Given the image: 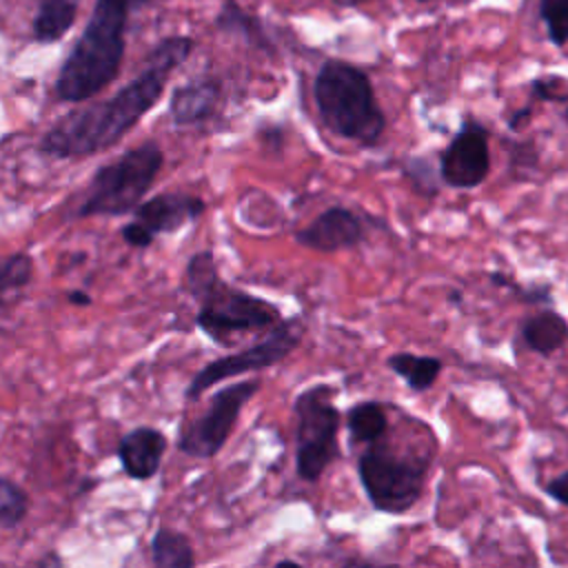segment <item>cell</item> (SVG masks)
<instances>
[{"label": "cell", "mask_w": 568, "mask_h": 568, "mask_svg": "<svg viewBox=\"0 0 568 568\" xmlns=\"http://www.w3.org/2000/svg\"><path fill=\"white\" fill-rule=\"evenodd\" d=\"M193 40L173 36L149 55L146 67L104 102L75 109L60 118L40 140L38 151L58 160H78L118 144L164 93L169 75L191 55Z\"/></svg>", "instance_id": "cell-1"}, {"label": "cell", "mask_w": 568, "mask_h": 568, "mask_svg": "<svg viewBox=\"0 0 568 568\" xmlns=\"http://www.w3.org/2000/svg\"><path fill=\"white\" fill-rule=\"evenodd\" d=\"M133 7H138L135 0H95L89 22L55 80V95L62 102H84L118 78Z\"/></svg>", "instance_id": "cell-2"}, {"label": "cell", "mask_w": 568, "mask_h": 568, "mask_svg": "<svg viewBox=\"0 0 568 568\" xmlns=\"http://www.w3.org/2000/svg\"><path fill=\"white\" fill-rule=\"evenodd\" d=\"M186 288L200 304L197 328L220 346H231L237 335L273 328L282 320L280 308L268 300L224 282L211 251H200L189 260Z\"/></svg>", "instance_id": "cell-3"}, {"label": "cell", "mask_w": 568, "mask_h": 568, "mask_svg": "<svg viewBox=\"0 0 568 568\" xmlns=\"http://www.w3.org/2000/svg\"><path fill=\"white\" fill-rule=\"evenodd\" d=\"M313 98L331 133L364 146L379 142L386 118L368 75L359 67L337 58L324 60L313 82Z\"/></svg>", "instance_id": "cell-4"}, {"label": "cell", "mask_w": 568, "mask_h": 568, "mask_svg": "<svg viewBox=\"0 0 568 568\" xmlns=\"http://www.w3.org/2000/svg\"><path fill=\"white\" fill-rule=\"evenodd\" d=\"M435 446L397 450L384 439L366 444L357 459V475L371 506L386 515L408 513L422 497Z\"/></svg>", "instance_id": "cell-5"}, {"label": "cell", "mask_w": 568, "mask_h": 568, "mask_svg": "<svg viewBox=\"0 0 568 568\" xmlns=\"http://www.w3.org/2000/svg\"><path fill=\"white\" fill-rule=\"evenodd\" d=\"M164 153L158 142L149 140L113 162L100 166L91 180L87 200L78 215H124L131 213L155 182Z\"/></svg>", "instance_id": "cell-6"}, {"label": "cell", "mask_w": 568, "mask_h": 568, "mask_svg": "<svg viewBox=\"0 0 568 568\" xmlns=\"http://www.w3.org/2000/svg\"><path fill=\"white\" fill-rule=\"evenodd\" d=\"M335 386L313 384L293 399L295 415V470L304 481H317L339 457L337 430L342 415L335 406Z\"/></svg>", "instance_id": "cell-7"}, {"label": "cell", "mask_w": 568, "mask_h": 568, "mask_svg": "<svg viewBox=\"0 0 568 568\" xmlns=\"http://www.w3.org/2000/svg\"><path fill=\"white\" fill-rule=\"evenodd\" d=\"M302 335H304L302 317L295 315V317L280 320L273 328H268V335L262 342H257L235 355H226V357L213 359L206 366H202L195 373V377L191 379V384L186 388V397L197 399L204 390H209L211 386H215L229 377L251 373V371H264V368L280 364L300 344Z\"/></svg>", "instance_id": "cell-8"}, {"label": "cell", "mask_w": 568, "mask_h": 568, "mask_svg": "<svg viewBox=\"0 0 568 568\" xmlns=\"http://www.w3.org/2000/svg\"><path fill=\"white\" fill-rule=\"evenodd\" d=\"M260 379H244L217 390L211 397L209 408L200 417L182 426L178 448L195 459L215 457L233 433L244 404L260 390Z\"/></svg>", "instance_id": "cell-9"}, {"label": "cell", "mask_w": 568, "mask_h": 568, "mask_svg": "<svg viewBox=\"0 0 568 568\" xmlns=\"http://www.w3.org/2000/svg\"><path fill=\"white\" fill-rule=\"evenodd\" d=\"M204 200L186 193H160L133 209V220L122 226V237L131 246L146 248L158 235L175 233L204 213Z\"/></svg>", "instance_id": "cell-10"}, {"label": "cell", "mask_w": 568, "mask_h": 568, "mask_svg": "<svg viewBox=\"0 0 568 568\" xmlns=\"http://www.w3.org/2000/svg\"><path fill=\"white\" fill-rule=\"evenodd\" d=\"M488 131L475 120H464L439 155V178L453 189H475L488 178Z\"/></svg>", "instance_id": "cell-11"}, {"label": "cell", "mask_w": 568, "mask_h": 568, "mask_svg": "<svg viewBox=\"0 0 568 568\" xmlns=\"http://www.w3.org/2000/svg\"><path fill=\"white\" fill-rule=\"evenodd\" d=\"M366 237L362 220L346 206H328L306 226L295 231V242L320 253L346 251L362 244Z\"/></svg>", "instance_id": "cell-12"}, {"label": "cell", "mask_w": 568, "mask_h": 568, "mask_svg": "<svg viewBox=\"0 0 568 568\" xmlns=\"http://www.w3.org/2000/svg\"><path fill=\"white\" fill-rule=\"evenodd\" d=\"M166 437L158 428L138 426L129 430L118 444V457L124 473L133 479H151L162 464Z\"/></svg>", "instance_id": "cell-13"}, {"label": "cell", "mask_w": 568, "mask_h": 568, "mask_svg": "<svg viewBox=\"0 0 568 568\" xmlns=\"http://www.w3.org/2000/svg\"><path fill=\"white\" fill-rule=\"evenodd\" d=\"M222 89L217 80L202 78L178 87L169 102V113L175 124H195L213 115L220 102Z\"/></svg>", "instance_id": "cell-14"}, {"label": "cell", "mask_w": 568, "mask_h": 568, "mask_svg": "<svg viewBox=\"0 0 568 568\" xmlns=\"http://www.w3.org/2000/svg\"><path fill=\"white\" fill-rule=\"evenodd\" d=\"M519 339L524 346L541 357H550L564 344H568V322L552 308H544L528 315L519 324Z\"/></svg>", "instance_id": "cell-15"}, {"label": "cell", "mask_w": 568, "mask_h": 568, "mask_svg": "<svg viewBox=\"0 0 568 568\" xmlns=\"http://www.w3.org/2000/svg\"><path fill=\"white\" fill-rule=\"evenodd\" d=\"M80 0H40L33 18V38L40 44L58 42L71 29Z\"/></svg>", "instance_id": "cell-16"}, {"label": "cell", "mask_w": 568, "mask_h": 568, "mask_svg": "<svg viewBox=\"0 0 568 568\" xmlns=\"http://www.w3.org/2000/svg\"><path fill=\"white\" fill-rule=\"evenodd\" d=\"M346 430H348V442L353 446L373 444L388 430L386 406L375 399H364L353 404L346 413Z\"/></svg>", "instance_id": "cell-17"}, {"label": "cell", "mask_w": 568, "mask_h": 568, "mask_svg": "<svg viewBox=\"0 0 568 568\" xmlns=\"http://www.w3.org/2000/svg\"><path fill=\"white\" fill-rule=\"evenodd\" d=\"M386 366L406 382V386L415 393L428 390L442 373V362L430 355H413L406 351L393 353L386 357Z\"/></svg>", "instance_id": "cell-18"}, {"label": "cell", "mask_w": 568, "mask_h": 568, "mask_svg": "<svg viewBox=\"0 0 568 568\" xmlns=\"http://www.w3.org/2000/svg\"><path fill=\"white\" fill-rule=\"evenodd\" d=\"M151 559L160 568H191L195 564L189 537L173 528H158L151 541Z\"/></svg>", "instance_id": "cell-19"}, {"label": "cell", "mask_w": 568, "mask_h": 568, "mask_svg": "<svg viewBox=\"0 0 568 568\" xmlns=\"http://www.w3.org/2000/svg\"><path fill=\"white\" fill-rule=\"evenodd\" d=\"M33 277V260L29 253H11L0 257V315Z\"/></svg>", "instance_id": "cell-20"}, {"label": "cell", "mask_w": 568, "mask_h": 568, "mask_svg": "<svg viewBox=\"0 0 568 568\" xmlns=\"http://www.w3.org/2000/svg\"><path fill=\"white\" fill-rule=\"evenodd\" d=\"M217 27L222 31H231V33H240L242 38H246L251 44L255 47H268V38L264 27L260 24L257 18L248 16L242 7H237L233 0H226L220 16H217Z\"/></svg>", "instance_id": "cell-21"}, {"label": "cell", "mask_w": 568, "mask_h": 568, "mask_svg": "<svg viewBox=\"0 0 568 568\" xmlns=\"http://www.w3.org/2000/svg\"><path fill=\"white\" fill-rule=\"evenodd\" d=\"M29 510V497L20 484L0 477V528H16Z\"/></svg>", "instance_id": "cell-22"}, {"label": "cell", "mask_w": 568, "mask_h": 568, "mask_svg": "<svg viewBox=\"0 0 568 568\" xmlns=\"http://www.w3.org/2000/svg\"><path fill=\"white\" fill-rule=\"evenodd\" d=\"M539 18L555 47L568 44V0H539Z\"/></svg>", "instance_id": "cell-23"}, {"label": "cell", "mask_w": 568, "mask_h": 568, "mask_svg": "<svg viewBox=\"0 0 568 568\" xmlns=\"http://www.w3.org/2000/svg\"><path fill=\"white\" fill-rule=\"evenodd\" d=\"M532 95L546 102H559L568 98V82L559 75H544V78H535L532 84Z\"/></svg>", "instance_id": "cell-24"}, {"label": "cell", "mask_w": 568, "mask_h": 568, "mask_svg": "<svg viewBox=\"0 0 568 568\" xmlns=\"http://www.w3.org/2000/svg\"><path fill=\"white\" fill-rule=\"evenodd\" d=\"M544 493L552 497L557 504L568 506V470L552 477L548 484H544Z\"/></svg>", "instance_id": "cell-25"}, {"label": "cell", "mask_w": 568, "mask_h": 568, "mask_svg": "<svg viewBox=\"0 0 568 568\" xmlns=\"http://www.w3.org/2000/svg\"><path fill=\"white\" fill-rule=\"evenodd\" d=\"M517 291V295H519V300H524L526 304H537V302H548L550 300V291H548V286L544 284V286H532V288H515Z\"/></svg>", "instance_id": "cell-26"}, {"label": "cell", "mask_w": 568, "mask_h": 568, "mask_svg": "<svg viewBox=\"0 0 568 568\" xmlns=\"http://www.w3.org/2000/svg\"><path fill=\"white\" fill-rule=\"evenodd\" d=\"M528 118H530V106L519 109V111H515V113L508 118V126H510L513 131H519L521 124H524Z\"/></svg>", "instance_id": "cell-27"}, {"label": "cell", "mask_w": 568, "mask_h": 568, "mask_svg": "<svg viewBox=\"0 0 568 568\" xmlns=\"http://www.w3.org/2000/svg\"><path fill=\"white\" fill-rule=\"evenodd\" d=\"M67 297H69L71 304H78V306H89L91 304V295L82 293V291H71Z\"/></svg>", "instance_id": "cell-28"}, {"label": "cell", "mask_w": 568, "mask_h": 568, "mask_svg": "<svg viewBox=\"0 0 568 568\" xmlns=\"http://www.w3.org/2000/svg\"><path fill=\"white\" fill-rule=\"evenodd\" d=\"M335 4L339 7H359V4H366V2H373V0H333Z\"/></svg>", "instance_id": "cell-29"}, {"label": "cell", "mask_w": 568, "mask_h": 568, "mask_svg": "<svg viewBox=\"0 0 568 568\" xmlns=\"http://www.w3.org/2000/svg\"><path fill=\"white\" fill-rule=\"evenodd\" d=\"M277 566H300V564L293 559H284V561H277Z\"/></svg>", "instance_id": "cell-30"}, {"label": "cell", "mask_w": 568, "mask_h": 568, "mask_svg": "<svg viewBox=\"0 0 568 568\" xmlns=\"http://www.w3.org/2000/svg\"><path fill=\"white\" fill-rule=\"evenodd\" d=\"M144 2H151V0H135V4H144Z\"/></svg>", "instance_id": "cell-31"}, {"label": "cell", "mask_w": 568, "mask_h": 568, "mask_svg": "<svg viewBox=\"0 0 568 568\" xmlns=\"http://www.w3.org/2000/svg\"><path fill=\"white\" fill-rule=\"evenodd\" d=\"M417 2H430V0H417Z\"/></svg>", "instance_id": "cell-32"}, {"label": "cell", "mask_w": 568, "mask_h": 568, "mask_svg": "<svg viewBox=\"0 0 568 568\" xmlns=\"http://www.w3.org/2000/svg\"><path fill=\"white\" fill-rule=\"evenodd\" d=\"M566 120H568V111H566Z\"/></svg>", "instance_id": "cell-33"}]
</instances>
